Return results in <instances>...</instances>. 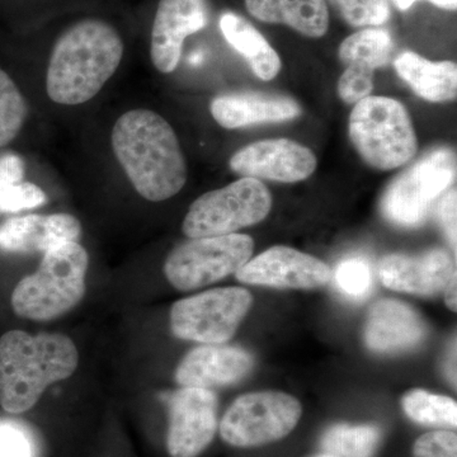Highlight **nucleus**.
<instances>
[{"instance_id": "5", "label": "nucleus", "mask_w": 457, "mask_h": 457, "mask_svg": "<svg viewBox=\"0 0 457 457\" xmlns=\"http://www.w3.org/2000/svg\"><path fill=\"white\" fill-rule=\"evenodd\" d=\"M348 135L357 154L370 167L392 170L416 156V130L404 104L396 99L369 96L354 104Z\"/></svg>"}, {"instance_id": "31", "label": "nucleus", "mask_w": 457, "mask_h": 457, "mask_svg": "<svg viewBox=\"0 0 457 457\" xmlns=\"http://www.w3.org/2000/svg\"><path fill=\"white\" fill-rule=\"evenodd\" d=\"M338 96L345 104H356L371 96L374 90V74L345 69L338 80Z\"/></svg>"}, {"instance_id": "12", "label": "nucleus", "mask_w": 457, "mask_h": 457, "mask_svg": "<svg viewBox=\"0 0 457 457\" xmlns=\"http://www.w3.org/2000/svg\"><path fill=\"white\" fill-rule=\"evenodd\" d=\"M236 278L243 284L264 287L314 290L329 284L332 270L311 254L276 245L246 262Z\"/></svg>"}, {"instance_id": "10", "label": "nucleus", "mask_w": 457, "mask_h": 457, "mask_svg": "<svg viewBox=\"0 0 457 457\" xmlns=\"http://www.w3.org/2000/svg\"><path fill=\"white\" fill-rule=\"evenodd\" d=\"M253 297L243 287H219L174 303L171 333L179 339L222 345L233 338Z\"/></svg>"}, {"instance_id": "27", "label": "nucleus", "mask_w": 457, "mask_h": 457, "mask_svg": "<svg viewBox=\"0 0 457 457\" xmlns=\"http://www.w3.org/2000/svg\"><path fill=\"white\" fill-rule=\"evenodd\" d=\"M352 27H378L390 18L389 0H329Z\"/></svg>"}, {"instance_id": "26", "label": "nucleus", "mask_w": 457, "mask_h": 457, "mask_svg": "<svg viewBox=\"0 0 457 457\" xmlns=\"http://www.w3.org/2000/svg\"><path fill=\"white\" fill-rule=\"evenodd\" d=\"M27 104L16 83L0 69V147L20 134L27 117Z\"/></svg>"}, {"instance_id": "23", "label": "nucleus", "mask_w": 457, "mask_h": 457, "mask_svg": "<svg viewBox=\"0 0 457 457\" xmlns=\"http://www.w3.org/2000/svg\"><path fill=\"white\" fill-rule=\"evenodd\" d=\"M394 41L392 35L378 27H368L352 33L339 46V60L352 71L374 74L392 62Z\"/></svg>"}, {"instance_id": "20", "label": "nucleus", "mask_w": 457, "mask_h": 457, "mask_svg": "<svg viewBox=\"0 0 457 457\" xmlns=\"http://www.w3.org/2000/svg\"><path fill=\"white\" fill-rule=\"evenodd\" d=\"M245 7L255 20L290 27L305 37H323L329 29L327 0H245Z\"/></svg>"}, {"instance_id": "9", "label": "nucleus", "mask_w": 457, "mask_h": 457, "mask_svg": "<svg viewBox=\"0 0 457 457\" xmlns=\"http://www.w3.org/2000/svg\"><path fill=\"white\" fill-rule=\"evenodd\" d=\"M253 251L254 240L245 234L196 237L170 252L164 263L165 278L177 290H196L237 273Z\"/></svg>"}, {"instance_id": "3", "label": "nucleus", "mask_w": 457, "mask_h": 457, "mask_svg": "<svg viewBox=\"0 0 457 457\" xmlns=\"http://www.w3.org/2000/svg\"><path fill=\"white\" fill-rule=\"evenodd\" d=\"M78 363L79 353L69 337L4 333L0 337V407L8 413H25L51 384L71 378Z\"/></svg>"}, {"instance_id": "2", "label": "nucleus", "mask_w": 457, "mask_h": 457, "mask_svg": "<svg viewBox=\"0 0 457 457\" xmlns=\"http://www.w3.org/2000/svg\"><path fill=\"white\" fill-rule=\"evenodd\" d=\"M121 36L101 20H84L56 41L47 69L51 101L65 106L86 104L101 92L121 64Z\"/></svg>"}, {"instance_id": "25", "label": "nucleus", "mask_w": 457, "mask_h": 457, "mask_svg": "<svg viewBox=\"0 0 457 457\" xmlns=\"http://www.w3.org/2000/svg\"><path fill=\"white\" fill-rule=\"evenodd\" d=\"M402 408L405 416L418 425L456 428L457 403L450 396L413 389L403 396Z\"/></svg>"}, {"instance_id": "37", "label": "nucleus", "mask_w": 457, "mask_h": 457, "mask_svg": "<svg viewBox=\"0 0 457 457\" xmlns=\"http://www.w3.org/2000/svg\"><path fill=\"white\" fill-rule=\"evenodd\" d=\"M312 457H337V456L330 455V453H318V455H314Z\"/></svg>"}, {"instance_id": "18", "label": "nucleus", "mask_w": 457, "mask_h": 457, "mask_svg": "<svg viewBox=\"0 0 457 457\" xmlns=\"http://www.w3.org/2000/svg\"><path fill=\"white\" fill-rule=\"evenodd\" d=\"M82 224L69 213L26 215L0 225V249L11 253H46L65 243L77 242Z\"/></svg>"}, {"instance_id": "11", "label": "nucleus", "mask_w": 457, "mask_h": 457, "mask_svg": "<svg viewBox=\"0 0 457 457\" xmlns=\"http://www.w3.org/2000/svg\"><path fill=\"white\" fill-rule=\"evenodd\" d=\"M218 429V398L212 390L182 387L171 394L167 433L170 457L200 456Z\"/></svg>"}, {"instance_id": "32", "label": "nucleus", "mask_w": 457, "mask_h": 457, "mask_svg": "<svg viewBox=\"0 0 457 457\" xmlns=\"http://www.w3.org/2000/svg\"><path fill=\"white\" fill-rule=\"evenodd\" d=\"M457 194L456 189H450L444 195L437 206L438 221H440L450 245L456 252V216H457Z\"/></svg>"}, {"instance_id": "15", "label": "nucleus", "mask_w": 457, "mask_h": 457, "mask_svg": "<svg viewBox=\"0 0 457 457\" xmlns=\"http://www.w3.org/2000/svg\"><path fill=\"white\" fill-rule=\"evenodd\" d=\"M378 276L390 290L432 297L456 276V263L444 249L418 255L389 254L378 264Z\"/></svg>"}, {"instance_id": "22", "label": "nucleus", "mask_w": 457, "mask_h": 457, "mask_svg": "<svg viewBox=\"0 0 457 457\" xmlns=\"http://www.w3.org/2000/svg\"><path fill=\"white\" fill-rule=\"evenodd\" d=\"M220 29L228 44L245 57L255 77L264 82L278 77L282 68L281 57L245 17L227 12L220 18Z\"/></svg>"}, {"instance_id": "17", "label": "nucleus", "mask_w": 457, "mask_h": 457, "mask_svg": "<svg viewBox=\"0 0 457 457\" xmlns=\"http://www.w3.org/2000/svg\"><path fill=\"white\" fill-rule=\"evenodd\" d=\"M363 336L369 350L376 353H400L414 350L425 341L427 326L407 303L384 299L370 309Z\"/></svg>"}, {"instance_id": "6", "label": "nucleus", "mask_w": 457, "mask_h": 457, "mask_svg": "<svg viewBox=\"0 0 457 457\" xmlns=\"http://www.w3.org/2000/svg\"><path fill=\"white\" fill-rule=\"evenodd\" d=\"M270 209L272 196L267 186L260 179L242 177L198 197L189 206L182 230L189 239L228 236L260 224Z\"/></svg>"}, {"instance_id": "28", "label": "nucleus", "mask_w": 457, "mask_h": 457, "mask_svg": "<svg viewBox=\"0 0 457 457\" xmlns=\"http://www.w3.org/2000/svg\"><path fill=\"white\" fill-rule=\"evenodd\" d=\"M337 287L351 299H363L372 287L371 267L360 257L342 261L335 273Z\"/></svg>"}, {"instance_id": "4", "label": "nucleus", "mask_w": 457, "mask_h": 457, "mask_svg": "<svg viewBox=\"0 0 457 457\" xmlns=\"http://www.w3.org/2000/svg\"><path fill=\"white\" fill-rule=\"evenodd\" d=\"M89 257L77 242L50 249L40 267L21 279L12 294V308L18 317L49 321L73 311L86 295Z\"/></svg>"}, {"instance_id": "8", "label": "nucleus", "mask_w": 457, "mask_h": 457, "mask_svg": "<svg viewBox=\"0 0 457 457\" xmlns=\"http://www.w3.org/2000/svg\"><path fill=\"white\" fill-rule=\"evenodd\" d=\"M302 414L299 400L288 394H245L225 411L219 432L230 446L254 449L284 440L299 425Z\"/></svg>"}, {"instance_id": "33", "label": "nucleus", "mask_w": 457, "mask_h": 457, "mask_svg": "<svg viewBox=\"0 0 457 457\" xmlns=\"http://www.w3.org/2000/svg\"><path fill=\"white\" fill-rule=\"evenodd\" d=\"M29 441L22 433L11 428L0 431V457H31Z\"/></svg>"}, {"instance_id": "35", "label": "nucleus", "mask_w": 457, "mask_h": 457, "mask_svg": "<svg viewBox=\"0 0 457 457\" xmlns=\"http://www.w3.org/2000/svg\"><path fill=\"white\" fill-rule=\"evenodd\" d=\"M417 2L418 0H393L399 11H407ZM427 2L437 5L438 8L447 9V11H455L457 5V0H427Z\"/></svg>"}, {"instance_id": "21", "label": "nucleus", "mask_w": 457, "mask_h": 457, "mask_svg": "<svg viewBox=\"0 0 457 457\" xmlns=\"http://www.w3.org/2000/svg\"><path fill=\"white\" fill-rule=\"evenodd\" d=\"M394 68L413 92L425 101L432 104L455 101L456 62H435L411 51H405L394 60Z\"/></svg>"}, {"instance_id": "13", "label": "nucleus", "mask_w": 457, "mask_h": 457, "mask_svg": "<svg viewBox=\"0 0 457 457\" xmlns=\"http://www.w3.org/2000/svg\"><path fill=\"white\" fill-rule=\"evenodd\" d=\"M230 170L240 177L296 183L308 179L318 167V159L309 147L294 140L255 141L228 161Z\"/></svg>"}, {"instance_id": "29", "label": "nucleus", "mask_w": 457, "mask_h": 457, "mask_svg": "<svg viewBox=\"0 0 457 457\" xmlns=\"http://www.w3.org/2000/svg\"><path fill=\"white\" fill-rule=\"evenodd\" d=\"M46 203V195L38 186L29 182L0 185V212H18L35 209Z\"/></svg>"}, {"instance_id": "19", "label": "nucleus", "mask_w": 457, "mask_h": 457, "mask_svg": "<svg viewBox=\"0 0 457 457\" xmlns=\"http://www.w3.org/2000/svg\"><path fill=\"white\" fill-rule=\"evenodd\" d=\"M213 120L221 128L234 130L260 123H278L297 119L302 107L294 98L270 93H230L210 104Z\"/></svg>"}, {"instance_id": "14", "label": "nucleus", "mask_w": 457, "mask_h": 457, "mask_svg": "<svg viewBox=\"0 0 457 457\" xmlns=\"http://www.w3.org/2000/svg\"><path fill=\"white\" fill-rule=\"evenodd\" d=\"M207 0H161L156 9L150 42V56L156 71L173 73L188 36L209 25Z\"/></svg>"}, {"instance_id": "16", "label": "nucleus", "mask_w": 457, "mask_h": 457, "mask_svg": "<svg viewBox=\"0 0 457 457\" xmlns=\"http://www.w3.org/2000/svg\"><path fill=\"white\" fill-rule=\"evenodd\" d=\"M253 368V356L243 348L201 345L180 361L176 370V381L183 387L212 390L239 383Z\"/></svg>"}, {"instance_id": "30", "label": "nucleus", "mask_w": 457, "mask_h": 457, "mask_svg": "<svg viewBox=\"0 0 457 457\" xmlns=\"http://www.w3.org/2000/svg\"><path fill=\"white\" fill-rule=\"evenodd\" d=\"M413 457H457V435L453 429H435L420 435L411 447Z\"/></svg>"}, {"instance_id": "24", "label": "nucleus", "mask_w": 457, "mask_h": 457, "mask_svg": "<svg viewBox=\"0 0 457 457\" xmlns=\"http://www.w3.org/2000/svg\"><path fill=\"white\" fill-rule=\"evenodd\" d=\"M381 429L374 425L339 423L321 436L323 453L337 457H372L381 442Z\"/></svg>"}, {"instance_id": "7", "label": "nucleus", "mask_w": 457, "mask_h": 457, "mask_svg": "<svg viewBox=\"0 0 457 457\" xmlns=\"http://www.w3.org/2000/svg\"><path fill=\"white\" fill-rule=\"evenodd\" d=\"M456 155L449 147L427 153L390 183L381 198L384 218L400 228L425 222L433 204L453 185Z\"/></svg>"}, {"instance_id": "36", "label": "nucleus", "mask_w": 457, "mask_h": 457, "mask_svg": "<svg viewBox=\"0 0 457 457\" xmlns=\"http://www.w3.org/2000/svg\"><path fill=\"white\" fill-rule=\"evenodd\" d=\"M457 276H453V278L450 279L449 284L445 287V302H446L447 306H449L450 311L456 312V282Z\"/></svg>"}, {"instance_id": "1", "label": "nucleus", "mask_w": 457, "mask_h": 457, "mask_svg": "<svg viewBox=\"0 0 457 457\" xmlns=\"http://www.w3.org/2000/svg\"><path fill=\"white\" fill-rule=\"evenodd\" d=\"M117 161L137 194L153 203L176 196L187 182V163L176 131L150 110L123 113L112 130Z\"/></svg>"}, {"instance_id": "34", "label": "nucleus", "mask_w": 457, "mask_h": 457, "mask_svg": "<svg viewBox=\"0 0 457 457\" xmlns=\"http://www.w3.org/2000/svg\"><path fill=\"white\" fill-rule=\"evenodd\" d=\"M25 179V162L16 154L0 158V185H13Z\"/></svg>"}]
</instances>
